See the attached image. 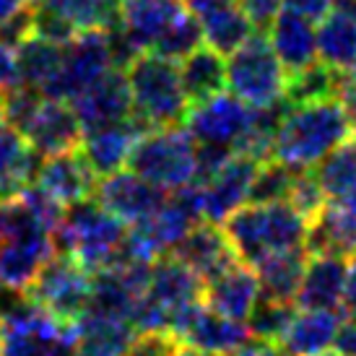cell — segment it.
I'll return each instance as SVG.
<instances>
[{
	"mask_svg": "<svg viewBox=\"0 0 356 356\" xmlns=\"http://www.w3.org/2000/svg\"><path fill=\"white\" fill-rule=\"evenodd\" d=\"M351 136V120L341 97L289 104L278 122L270 159H278L297 172H309Z\"/></svg>",
	"mask_w": 356,
	"mask_h": 356,
	"instance_id": "6da1fadb",
	"label": "cell"
},
{
	"mask_svg": "<svg viewBox=\"0 0 356 356\" xmlns=\"http://www.w3.org/2000/svg\"><path fill=\"white\" fill-rule=\"evenodd\" d=\"M128 224L102 208L94 198L65 208L60 224L52 229L55 255H68L97 273L128 255Z\"/></svg>",
	"mask_w": 356,
	"mask_h": 356,
	"instance_id": "7a4b0ae2",
	"label": "cell"
},
{
	"mask_svg": "<svg viewBox=\"0 0 356 356\" xmlns=\"http://www.w3.org/2000/svg\"><path fill=\"white\" fill-rule=\"evenodd\" d=\"M221 227L239 260L255 266L270 252L305 248L309 221L289 200H276L237 208Z\"/></svg>",
	"mask_w": 356,
	"mask_h": 356,
	"instance_id": "3957f363",
	"label": "cell"
},
{
	"mask_svg": "<svg viewBox=\"0 0 356 356\" xmlns=\"http://www.w3.org/2000/svg\"><path fill=\"white\" fill-rule=\"evenodd\" d=\"M128 83L133 94V118L146 128L182 125L190 99L179 79V63L156 52H140L128 63Z\"/></svg>",
	"mask_w": 356,
	"mask_h": 356,
	"instance_id": "277c9868",
	"label": "cell"
},
{
	"mask_svg": "<svg viewBox=\"0 0 356 356\" xmlns=\"http://www.w3.org/2000/svg\"><path fill=\"white\" fill-rule=\"evenodd\" d=\"M128 169L167 193L193 185L198 177V140L185 125L143 130L133 146Z\"/></svg>",
	"mask_w": 356,
	"mask_h": 356,
	"instance_id": "5b68a950",
	"label": "cell"
},
{
	"mask_svg": "<svg viewBox=\"0 0 356 356\" xmlns=\"http://www.w3.org/2000/svg\"><path fill=\"white\" fill-rule=\"evenodd\" d=\"M289 73L281 65L266 34H252L229 55L227 89L252 109H268L286 102Z\"/></svg>",
	"mask_w": 356,
	"mask_h": 356,
	"instance_id": "8992f818",
	"label": "cell"
},
{
	"mask_svg": "<svg viewBox=\"0 0 356 356\" xmlns=\"http://www.w3.org/2000/svg\"><path fill=\"white\" fill-rule=\"evenodd\" d=\"M118 68L112 29H81L63 47V65L42 97L60 102H73L81 91L104 76L107 70Z\"/></svg>",
	"mask_w": 356,
	"mask_h": 356,
	"instance_id": "52a82bcc",
	"label": "cell"
},
{
	"mask_svg": "<svg viewBox=\"0 0 356 356\" xmlns=\"http://www.w3.org/2000/svg\"><path fill=\"white\" fill-rule=\"evenodd\" d=\"M31 302L50 312L58 323L73 325L89 312L91 305V273L68 255H52L42 268L37 281L26 291Z\"/></svg>",
	"mask_w": 356,
	"mask_h": 356,
	"instance_id": "ba28073f",
	"label": "cell"
},
{
	"mask_svg": "<svg viewBox=\"0 0 356 356\" xmlns=\"http://www.w3.org/2000/svg\"><path fill=\"white\" fill-rule=\"evenodd\" d=\"M255 115L257 109L245 104L232 91H221L211 99L190 104L182 125L203 146H218L237 154L255 128Z\"/></svg>",
	"mask_w": 356,
	"mask_h": 356,
	"instance_id": "9c48e42d",
	"label": "cell"
},
{
	"mask_svg": "<svg viewBox=\"0 0 356 356\" xmlns=\"http://www.w3.org/2000/svg\"><path fill=\"white\" fill-rule=\"evenodd\" d=\"M179 341H185L190 346H198L203 351H213L218 356L232 354L234 348H239L242 343H248L250 338V327L248 323H239V320H232V317L221 315L216 309L200 299L195 305L179 309L175 320H172V327H169Z\"/></svg>",
	"mask_w": 356,
	"mask_h": 356,
	"instance_id": "30bf717a",
	"label": "cell"
},
{
	"mask_svg": "<svg viewBox=\"0 0 356 356\" xmlns=\"http://www.w3.org/2000/svg\"><path fill=\"white\" fill-rule=\"evenodd\" d=\"M185 0H120V24L115 29L133 55L151 52L164 34L188 13Z\"/></svg>",
	"mask_w": 356,
	"mask_h": 356,
	"instance_id": "8fae6325",
	"label": "cell"
},
{
	"mask_svg": "<svg viewBox=\"0 0 356 356\" xmlns=\"http://www.w3.org/2000/svg\"><path fill=\"white\" fill-rule=\"evenodd\" d=\"M257 167H260V161L255 156H250V154H232L224 161V167L200 185L206 221L224 224L237 208L248 206Z\"/></svg>",
	"mask_w": 356,
	"mask_h": 356,
	"instance_id": "7c38bea8",
	"label": "cell"
},
{
	"mask_svg": "<svg viewBox=\"0 0 356 356\" xmlns=\"http://www.w3.org/2000/svg\"><path fill=\"white\" fill-rule=\"evenodd\" d=\"M79 115L83 133L97 128H107L115 122L133 118V94H130L125 68H112L81 91L70 102Z\"/></svg>",
	"mask_w": 356,
	"mask_h": 356,
	"instance_id": "4fadbf2b",
	"label": "cell"
},
{
	"mask_svg": "<svg viewBox=\"0 0 356 356\" xmlns=\"http://www.w3.org/2000/svg\"><path fill=\"white\" fill-rule=\"evenodd\" d=\"M94 200L109 213H115L125 224H138L167 200V190L151 185L149 179L138 177L130 169H120L109 177H102L94 190Z\"/></svg>",
	"mask_w": 356,
	"mask_h": 356,
	"instance_id": "5bb4252c",
	"label": "cell"
},
{
	"mask_svg": "<svg viewBox=\"0 0 356 356\" xmlns=\"http://www.w3.org/2000/svg\"><path fill=\"white\" fill-rule=\"evenodd\" d=\"M24 138L29 140V146L42 159L76 151L83 140V125L70 102L60 99H44L29 120V125L24 128Z\"/></svg>",
	"mask_w": 356,
	"mask_h": 356,
	"instance_id": "9a60e30c",
	"label": "cell"
},
{
	"mask_svg": "<svg viewBox=\"0 0 356 356\" xmlns=\"http://www.w3.org/2000/svg\"><path fill=\"white\" fill-rule=\"evenodd\" d=\"M305 248L309 255L351 257L356 252V195L327 198L309 227Z\"/></svg>",
	"mask_w": 356,
	"mask_h": 356,
	"instance_id": "2e32d148",
	"label": "cell"
},
{
	"mask_svg": "<svg viewBox=\"0 0 356 356\" xmlns=\"http://www.w3.org/2000/svg\"><path fill=\"white\" fill-rule=\"evenodd\" d=\"M169 255H175L179 263H185L203 284L211 281L213 276H218L234 260H239L234 248H232V242H229L227 232H224V227L213 224V221H200V224H195L175 245V250Z\"/></svg>",
	"mask_w": 356,
	"mask_h": 356,
	"instance_id": "e0dca14e",
	"label": "cell"
},
{
	"mask_svg": "<svg viewBox=\"0 0 356 356\" xmlns=\"http://www.w3.org/2000/svg\"><path fill=\"white\" fill-rule=\"evenodd\" d=\"M97 182H99V177L91 172L89 161L83 159L79 149L42 159L37 179H34L37 188H42L65 208L94 198Z\"/></svg>",
	"mask_w": 356,
	"mask_h": 356,
	"instance_id": "ac0fdd59",
	"label": "cell"
},
{
	"mask_svg": "<svg viewBox=\"0 0 356 356\" xmlns=\"http://www.w3.org/2000/svg\"><path fill=\"white\" fill-rule=\"evenodd\" d=\"M143 130L149 128L136 118L107 125V128L89 130V133H83L79 151L89 161L91 172L97 177H109V175H115L120 169H128L133 146L143 136Z\"/></svg>",
	"mask_w": 356,
	"mask_h": 356,
	"instance_id": "d6986e66",
	"label": "cell"
},
{
	"mask_svg": "<svg viewBox=\"0 0 356 356\" xmlns=\"http://www.w3.org/2000/svg\"><path fill=\"white\" fill-rule=\"evenodd\" d=\"M257 299H260V284H257L255 268L242 260H234L218 276L203 284V302L211 309L232 320H239V323L248 320Z\"/></svg>",
	"mask_w": 356,
	"mask_h": 356,
	"instance_id": "ffe728a7",
	"label": "cell"
},
{
	"mask_svg": "<svg viewBox=\"0 0 356 356\" xmlns=\"http://www.w3.org/2000/svg\"><path fill=\"white\" fill-rule=\"evenodd\" d=\"M146 299L169 317V327H172V320L179 309L203 299V281L175 255H161L154 260V268H151Z\"/></svg>",
	"mask_w": 356,
	"mask_h": 356,
	"instance_id": "44dd1931",
	"label": "cell"
},
{
	"mask_svg": "<svg viewBox=\"0 0 356 356\" xmlns=\"http://www.w3.org/2000/svg\"><path fill=\"white\" fill-rule=\"evenodd\" d=\"M268 42L278 55L281 65L286 68L289 76L302 73L317 63V29L315 21L305 19L302 13L284 8L276 16V21L268 29Z\"/></svg>",
	"mask_w": 356,
	"mask_h": 356,
	"instance_id": "7402d4cb",
	"label": "cell"
},
{
	"mask_svg": "<svg viewBox=\"0 0 356 356\" xmlns=\"http://www.w3.org/2000/svg\"><path fill=\"white\" fill-rule=\"evenodd\" d=\"M138 330L130 320L86 312L70 325V341L76 356H125Z\"/></svg>",
	"mask_w": 356,
	"mask_h": 356,
	"instance_id": "603a6c76",
	"label": "cell"
},
{
	"mask_svg": "<svg viewBox=\"0 0 356 356\" xmlns=\"http://www.w3.org/2000/svg\"><path fill=\"white\" fill-rule=\"evenodd\" d=\"M348 257L309 255L305 278L297 294L299 309H336L341 312L343 286H346Z\"/></svg>",
	"mask_w": 356,
	"mask_h": 356,
	"instance_id": "cb8c5ba5",
	"label": "cell"
},
{
	"mask_svg": "<svg viewBox=\"0 0 356 356\" xmlns=\"http://www.w3.org/2000/svg\"><path fill=\"white\" fill-rule=\"evenodd\" d=\"M309 260L307 248L278 250L266 255L260 263H255L257 284H260V297L273 299V302H289L297 305V294L305 278V268Z\"/></svg>",
	"mask_w": 356,
	"mask_h": 356,
	"instance_id": "d4e9b609",
	"label": "cell"
},
{
	"mask_svg": "<svg viewBox=\"0 0 356 356\" xmlns=\"http://www.w3.org/2000/svg\"><path fill=\"white\" fill-rule=\"evenodd\" d=\"M42 156L16 128L0 122V198H16L34 185Z\"/></svg>",
	"mask_w": 356,
	"mask_h": 356,
	"instance_id": "484cf974",
	"label": "cell"
},
{
	"mask_svg": "<svg viewBox=\"0 0 356 356\" xmlns=\"http://www.w3.org/2000/svg\"><path fill=\"white\" fill-rule=\"evenodd\" d=\"M343 315L336 309H297L278 346L284 348L286 356H309L327 351L336 343Z\"/></svg>",
	"mask_w": 356,
	"mask_h": 356,
	"instance_id": "4316f807",
	"label": "cell"
},
{
	"mask_svg": "<svg viewBox=\"0 0 356 356\" xmlns=\"http://www.w3.org/2000/svg\"><path fill=\"white\" fill-rule=\"evenodd\" d=\"M198 19L203 26V42L218 55L237 52L255 34V26L250 24L237 0H218L216 6L198 13Z\"/></svg>",
	"mask_w": 356,
	"mask_h": 356,
	"instance_id": "83f0119b",
	"label": "cell"
},
{
	"mask_svg": "<svg viewBox=\"0 0 356 356\" xmlns=\"http://www.w3.org/2000/svg\"><path fill=\"white\" fill-rule=\"evenodd\" d=\"M179 79L185 86L190 104L203 99H211L227 89V63L224 55H218L213 47H203L193 50L188 58L179 60Z\"/></svg>",
	"mask_w": 356,
	"mask_h": 356,
	"instance_id": "f1b7e54d",
	"label": "cell"
},
{
	"mask_svg": "<svg viewBox=\"0 0 356 356\" xmlns=\"http://www.w3.org/2000/svg\"><path fill=\"white\" fill-rule=\"evenodd\" d=\"M317 58L338 73L356 70V21L330 10L317 26Z\"/></svg>",
	"mask_w": 356,
	"mask_h": 356,
	"instance_id": "f546056e",
	"label": "cell"
},
{
	"mask_svg": "<svg viewBox=\"0 0 356 356\" xmlns=\"http://www.w3.org/2000/svg\"><path fill=\"white\" fill-rule=\"evenodd\" d=\"M16 55H19L21 86L37 89L40 94L55 81L60 65H63V44L42 40L37 34L24 42L16 50Z\"/></svg>",
	"mask_w": 356,
	"mask_h": 356,
	"instance_id": "4dcf8cb0",
	"label": "cell"
},
{
	"mask_svg": "<svg viewBox=\"0 0 356 356\" xmlns=\"http://www.w3.org/2000/svg\"><path fill=\"white\" fill-rule=\"evenodd\" d=\"M312 172L327 198L356 195V138H348L336 151H330Z\"/></svg>",
	"mask_w": 356,
	"mask_h": 356,
	"instance_id": "1f68e13d",
	"label": "cell"
},
{
	"mask_svg": "<svg viewBox=\"0 0 356 356\" xmlns=\"http://www.w3.org/2000/svg\"><path fill=\"white\" fill-rule=\"evenodd\" d=\"M76 29H115L120 24V0H44Z\"/></svg>",
	"mask_w": 356,
	"mask_h": 356,
	"instance_id": "d6a6232c",
	"label": "cell"
},
{
	"mask_svg": "<svg viewBox=\"0 0 356 356\" xmlns=\"http://www.w3.org/2000/svg\"><path fill=\"white\" fill-rule=\"evenodd\" d=\"M341 81H343V73L327 68L325 63L317 60L302 73L289 76L286 102L289 104H305V102L325 99V97H338Z\"/></svg>",
	"mask_w": 356,
	"mask_h": 356,
	"instance_id": "836d02e7",
	"label": "cell"
},
{
	"mask_svg": "<svg viewBox=\"0 0 356 356\" xmlns=\"http://www.w3.org/2000/svg\"><path fill=\"white\" fill-rule=\"evenodd\" d=\"M297 305L289 302H273V299H257L255 309L250 312L245 320L250 327V336L257 341H268V343H281L284 333L289 330L291 320L297 315Z\"/></svg>",
	"mask_w": 356,
	"mask_h": 356,
	"instance_id": "e575fe53",
	"label": "cell"
},
{
	"mask_svg": "<svg viewBox=\"0 0 356 356\" xmlns=\"http://www.w3.org/2000/svg\"><path fill=\"white\" fill-rule=\"evenodd\" d=\"M297 177H299L297 169H291L289 164L278 161V159L260 161L255 182H252V190H250V203H276V200H289Z\"/></svg>",
	"mask_w": 356,
	"mask_h": 356,
	"instance_id": "d590c367",
	"label": "cell"
},
{
	"mask_svg": "<svg viewBox=\"0 0 356 356\" xmlns=\"http://www.w3.org/2000/svg\"><path fill=\"white\" fill-rule=\"evenodd\" d=\"M200 42H203V26H200V19L193 13V10H188L182 19L172 26V29L161 37V40L154 44V50L156 55H164V58L169 60H182L188 58L193 50H198Z\"/></svg>",
	"mask_w": 356,
	"mask_h": 356,
	"instance_id": "8d00e7d4",
	"label": "cell"
},
{
	"mask_svg": "<svg viewBox=\"0 0 356 356\" xmlns=\"http://www.w3.org/2000/svg\"><path fill=\"white\" fill-rule=\"evenodd\" d=\"M289 203L297 208L307 221H312V218L320 213V208L327 203L325 190L317 182L312 169H309V172H299L297 182H294V188H291V195H289Z\"/></svg>",
	"mask_w": 356,
	"mask_h": 356,
	"instance_id": "74e56055",
	"label": "cell"
},
{
	"mask_svg": "<svg viewBox=\"0 0 356 356\" xmlns=\"http://www.w3.org/2000/svg\"><path fill=\"white\" fill-rule=\"evenodd\" d=\"M44 99L37 89L29 86H19L6 94V125L16 128L24 136V128L29 125V120L34 118V112L40 107V102Z\"/></svg>",
	"mask_w": 356,
	"mask_h": 356,
	"instance_id": "f35d334b",
	"label": "cell"
},
{
	"mask_svg": "<svg viewBox=\"0 0 356 356\" xmlns=\"http://www.w3.org/2000/svg\"><path fill=\"white\" fill-rule=\"evenodd\" d=\"M81 29H76L65 16H60L58 10L47 8V6H37V19H34V34L42 40H50L55 44H68Z\"/></svg>",
	"mask_w": 356,
	"mask_h": 356,
	"instance_id": "ab89813d",
	"label": "cell"
},
{
	"mask_svg": "<svg viewBox=\"0 0 356 356\" xmlns=\"http://www.w3.org/2000/svg\"><path fill=\"white\" fill-rule=\"evenodd\" d=\"M179 338L172 330H146L133 338L125 356H175Z\"/></svg>",
	"mask_w": 356,
	"mask_h": 356,
	"instance_id": "60d3db41",
	"label": "cell"
},
{
	"mask_svg": "<svg viewBox=\"0 0 356 356\" xmlns=\"http://www.w3.org/2000/svg\"><path fill=\"white\" fill-rule=\"evenodd\" d=\"M34 19H37V6H34V3H26L19 13H13V16L0 26V42H6V44L19 50L29 37H34Z\"/></svg>",
	"mask_w": 356,
	"mask_h": 356,
	"instance_id": "b9f144b4",
	"label": "cell"
},
{
	"mask_svg": "<svg viewBox=\"0 0 356 356\" xmlns=\"http://www.w3.org/2000/svg\"><path fill=\"white\" fill-rule=\"evenodd\" d=\"M239 8L245 10L250 24L255 26L257 34H268L270 24L284 10V0H237Z\"/></svg>",
	"mask_w": 356,
	"mask_h": 356,
	"instance_id": "7bdbcfd3",
	"label": "cell"
},
{
	"mask_svg": "<svg viewBox=\"0 0 356 356\" xmlns=\"http://www.w3.org/2000/svg\"><path fill=\"white\" fill-rule=\"evenodd\" d=\"M19 86H21V73H19L16 47L0 42V91L8 94V91L19 89Z\"/></svg>",
	"mask_w": 356,
	"mask_h": 356,
	"instance_id": "ee69618b",
	"label": "cell"
},
{
	"mask_svg": "<svg viewBox=\"0 0 356 356\" xmlns=\"http://www.w3.org/2000/svg\"><path fill=\"white\" fill-rule=\"evenodd\" d=\"M284 6L294 13H302L305 19L320 24L333 10V0H284Z\"/></svg>",
	"mask_w": 356,
	"mask_h": 356,
	"instance_id": "f6af8a7d",
	"label": "cell"
},
{
	"mask_svg": "<svg viewBox=\"0 0 356 356\" xmlns=\"http://www.w3.org/2000/svg\"><path fill=\"white\" fill-rule=\"evenodd\" d=\"M343 320H356V252L348 257L346 286H343V302H341Z\"/></svg>",
	"mask_w": 356,
	"mask_h": 356,
	"instance_id": "bcb514c9",
	"label": "cell"
},
{
	"mask_svg": "<svg viewBox=\"0 0 356 356\" xmlns=\"http://www.w3.org/2000/svg\"><path fill=\"white\" fill-rule=\"evenodd\" d=\"M333 351L338 356H356V320H343L341 323Z\"/></svg>",
	"mask_w": 356,
	"mask_h": 356,
	"instance_id": "7dc6e473",
	"label": "cell"
},
{
	"mask_svg": "<svg viewBox=\"0 0 356 356\" xmlns=\"http://www.w3.org/2000/svg\"><path fill=\"white\" fill-rule=\"evenodd\" d=\"M227 356H286V354H284V348L278 346V343H268V341L250 338L248 343H242V346L234 348V351Z\"/></svg>",
	"mask_w": 356,
	"mask_h": 356,
	"instance_id": "c3c4849f",
	"label": "cell"
},
{
	"mask_svg": "<svg viewBox=\"0 0 356 356\" xmlns=\"http://www.w3.org/2000/svg\"><path fill=\"white\" fill-rule=\"evenodd\" d=\"M338 97H341L343 107H346V115H348V120H351V130H354V138H356V79L354 76L343 73V81H341V91H338Z\"/></svg>",
	"mask_w": 356,
	"mask_h": 356,
	"instance_id": "681fc988",
	"label": "cell"
},
{
	"mask_svg": "<svg viewBox=\"0 0 356 356\" xmlns=\"http://www.w3.org/2000/svg\"><path fill=\"white\" fill-rule=\"evenodd\" d=\"M26 3H29V0H0V26H3L13 13H19Z\"/></svg>",
	"mask_w": 356,
	"mask_h": 356,
	"instance_id": "f907efd6",
	"label": "cell"
},
{
	"mask_svg": "<svg viewBox=\"0 0 356 356\" xmlns=\"http://www.w3.org/2000/svg\"><path fill=\"white\" fill-rule=\"evenodd\" d=\"M333 10L356 21V0H333Z\"/></svg>",
	"mask_w": 356,
	"mask_h": 356,
	"instance_id": "816d5d0a",
	"label": "cell"
},
{
	"mask_svg": "<svg viewBox=\"0 0 356 356\" xmlns=\"http://www.w3.org/2000/svg\"><path fill=\"white\" fill-rule=\"evenodd\" d=\"M175 356H218V354H213V351H203V348H198V346H179L177 351H175Z\"/></svg>",
	"mask_w": 356,
	"mask_h": 356,
	"instance_id": "f5cc1de1",
	"label": "cell"
},
{
	"mask_svg": "<svg viewBox=\"0 0 356 356\" xmlns=\"http://www.w3.org/2000/svg\"><path fill=\"white\" fill-rule=\"evenodd\" d=\"M0 122H6V94L0 91Z\"/></svg>",
	"mask_w": 356,
	"mask_h": 356,
	"instance_id": "db71d44e",
	"label": "cell"
},
{
	"mask_svg": "<svg viewBox=\"0 0 356 356\" xmlns=\"http://www.w3.org/2000/svg\"><path fill=\"white\" fill-rule=\"evenodd\" d=\"M309 356H338L333 348H327V351H320V354H309Z\"/></svg>",
	"mask_w": 356,
	"mask_h": 356,
	"instance_id": "11a10c76",
	"label": "cell"
},
{
	"mask_svg": "<svg viewBox=\"0 0 356 356\" xmlns=\"http://www.w3.org/2000/svg\"><path fill=\"white\" fill-rule=\"evenodd\" d=\"M29 3H34V6H40V3H44V0H29Z\"/></svg>",
	"mask_w": 356,
	"mask_h": 356,
	"instance_id": "9f6ffc18",
	"label": "cell"
},
{
	"mask_svg": "<svg viewBox=\"0 0 356 356\" xmlns=\"http://www.w3.org/2000/svg\"><path fill=\"white\" fill-rule=\"evenodd\" d=\"M348 76H354V79H356V70H354V73H348Z\"/></svg>",
	"mask_w": 356,
	"mask_h": 356,
	"instance_id": "6f0895ef",
	"label": "cell"
}]
</instances>
